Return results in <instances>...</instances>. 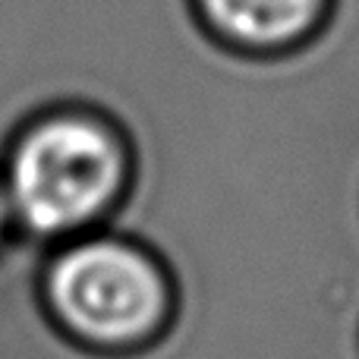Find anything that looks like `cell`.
<instances>
[{"label":"cell","instance_id":"obj_1","mask_svg":"<svg viewBox=\"0 0 359 359\" xmlns=\"http://www.w3.org/2000/svg\"><path fill=\"white\" fill-rule=\"evenodd\" d=\"M130 151L114 123L92 111H54L29 123L0 168L16 230L38 243L92 233L117 208Z\"/></svg>","mask_w":359,"mask_h":359},{"label":"cell","instance_id":"obj_2","mask_svg":"<svg viewBox=\"0 0 359 359\" xmlns=\"http://www.w3.org/2000/svg\"><path fill=\"white\" fill-rule=\"evenodd\" d=\"M41 299L73 337L123 347L168 325L174 280L155 252L98 227L50 246L41 268Z\"/></svg>","mask_w":359,"mask_h":359},{"label":"cell","instance_id":"obj_3","mask_svg":"<svg viewBox=\"0 0 359 359\" xmlns=\"http://www.w3.org/2000/svg\"><path fill=\"white\" fill-rule=\"evenodd\" d=\"M215 35L246 50H284L306 41L331 0H196Z\"/></svg>","mask_w":359,"mask_h":359},{"label":"cell","instance_id":"obj_4","mask_svg":"<svg viewBox=\"0 0 359 359\" xmlns=\"http://www.w3.org/2000/svg\"><path fill=\"white\" fill-rule=\"evenodd\" d=\"M16 233H19V230H16V217H13L10 198H6V189H4V183H0V249H4Z\"/></svg>","mask_w":359,"mask_h":359}]
</instances>
